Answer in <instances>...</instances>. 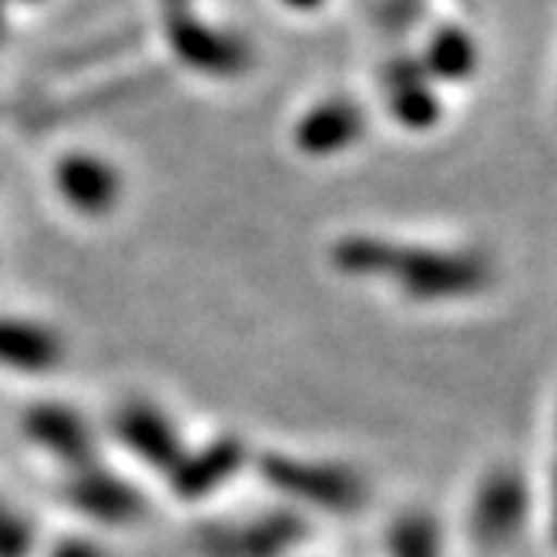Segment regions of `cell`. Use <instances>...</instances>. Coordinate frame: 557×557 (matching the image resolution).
<instances>
[{
  "mask_svg": "<svg viewBox=\"0 0 557 557\" xmlns=\"http://www.w3.org/2000/svg\"><path fill=\"white\" fill-rule=\"evenodd\" d=\"M51 557H104V550L98 544H91V541L71 537V541H61Z\"/></svg>",
  "mask_w": 557,
  "mask_h": 557,
  "instance_id": "20",
  "label": "cell"
},
{
  "mask_svg": "<svg viewBox=\"0 0 557 557\" xmlns=\"http://www.w3.org/2000/svg\"><path fill=\"white\" fill-rule=\"evenodd\" d=\"M135 41H138V30L104 37V41H95V45H88L85 51L64 54V58L58 61V74H64V71H82V67H91V64L111 61V58H117V54L132 51V48H135Z\"/></svg>",
  "mask_w": 557,
  "mask_h": 557,
  "instance_id": "17",
  "label": "cell"
},
{
  "mask_svg": "<svg viewBox=\"0 0 557 557\" xmlns=\"http://www.w3.org/2000/svg\"><path fill=\"white\" fill-rule=\"evenodd\" d=\"M367 132V114L346 98L326 101L312 108L299 128H296V145L306 154H336L346 151L352 141H360Z\"/></svg>",
  "mask_w": 557,
  "mask_h": 557,
  "instance_id": "13",
  "label": "cell"
},
{
  "mask_svg": "<svg viewBox=\"0 0 557 557\" xmlns=\"http://www.w3.org/2000/svg\"><path fill=\"white\" fill-rule=\"evenodd\" d=\"M114 433L122 436V444L138 454L145 463L158 467V470H172L182 460V441H178V430L169 423V417L151 407V404H128L117 410L114 417Z\"/></svg>",
  "mask_w": 557,
  "mask_h": 557,
  "instance_id": "7",
  "label": "cell"
},
{
  "mask_svg": "<svg viewBox=\"0 0 557 557\" xmlns=\"http://www.w3.org/2000/svg\"><path fill=\"white\" fill-rule=\"evenodd\" d=\"M162 82H165L162 71H145V74H132V77H111V82H104V85H98L91 91H82L71 101H51L45 108L30 111L27 122L34 128L64 125V122H71V117H82V114H91V111H101V108H114L122 101H132V98L158 88Z\"/></svg>",
  "mask_w": 557,
  "mask_h": 557,
  "instance_id": "12",
  "label": "cell"
},
{
  "mask_svg": "<svg viewBox=\"0 0 557 557\" xmlns=\"http://www.w3.org/2000/svg\"><path fill=\"white\" fill-rule=\"evenodd\" d=\"M246 460V447L235 441V436H222V441L209 444L198 454H182V460L169 470L172 476V491L185 500H198L222 487L225 481L238 473Z\"/></svg>",
  "mask_w": 557,
  "mask_h": 557,
  "instance_id": "11",
  "label": "cell"
},
{
  "mask_svg": "<svg viewBox=\"0 0 557 557\" xmlns=\"http://www.w3.org/2000/svg\"><path fill=\"white\" fill-rule=\"evenodd\" d=\"M420 11H423L420 0H380L376 4V17L393 30H404V27L417 24Z\"/></svg>",
  "mask_w": 557,
  "mask_h": 557,
  "instance_id": "19",
  "label": "cell"
},
{
  "mask_svg": "<svg viewBox=\"0 0 557 557\" xmlns=\"http://www.w3.org/2000/svg\"><path fill=\"white\" fill-rule=\"evenodd\" d=\"M386 85V104L393 111V117L410 132H426L436 125L441 117V101H436L430 77L423 74L420 61L413 58H396L386 64L383 74Z\"/></svg>",
  "mask_w": 557,
  "mask_h": 557,
  "instance_id": "10",
  "label": "cell"
},
{
  "mask_svg": "<svg viewBox=\"0 0 557 557\" xmlns=\"http://www.w3.org/2000/svg\"><path fill=\"white\" fill-rule=\"evenodd\" d=\"M67 500L82 513L104 524H132L145 513L141 494L128 481H122V476L104 473L98 467H82L71 476Z\"/></svg>",
  "mask_w": 557,
  "mask_h": 557,
  "instance_id": "6",
  "label": "cell"
},
{
  "mask_svg": "<svg viewBox=\"0 0 557 557\" xmlns=\"http://www.w3.org/2000/svg\"><path fill=\"white\" fill-rule=\"evenodd\" d=\"M61 339L24 320H0V367L17 373H48L61 363Z\"/></svg>",
  "mask_w": 557,
  "mask_h": 557,
  "instance_id": "14",
  "label": "cell"
},
{
  "mask_svg": "<svg viewBox=\"0 0 557 557\" xmlns=\"http://www.w3.org/2000/svg\"><path fill=\"white\" fill-rule=\"evenodd\" d=\"M547 534H550V544L557 547V467L550 473V528H547Z\"/></svg>",
  "mask_w": 557,
  "mask_h": 557,
  "instance_id": "21",
  "label": "cell"
},
{
  "mask_svg": "<svg viewBox=\"0 0 557 557\" xmlns=\"http://www.w3.org/2000/svg\"><path fill=\"white\" fill-rule=\"evenodd\" d=\"M389 557H441V528L433 513L407 510L389 528Z\"/></svg>",
  "mask_w": 557,
  "mask_h": 557,
  "instance_id": "16",
  "label": "cell"
},
{
  "mask_svg": "<svg viewBox=\"0 0 557 557\" xmlns=\"http://www.w3.org/2000/svg\"><path fill=\"white\" fill-rule=\"evenodd\" d=\"M333 265L346 275L396 278L410 299H467L491 286V262L476 252H444L386 243L376 235H349L333 246Z\"/></svg>",
  "mask_w": 557,
  "mask_h": 557,
  "instance_id": "1",
  "label": "cell"
},
{
  "mask_svg": "<svg viewBox=\"0 0 557 557\" xmlns=\"http://www.w3.org/2000/svg\"><path fill=\"white\" fill-rule=\"evenodd\" d=\"M306 534L302 517L283 510L243 528H212L198 537L206 557H283Z\"/></svg>",
  "mask_w": 557,
  "mask_h": 557,
  "instance_id": "5",
  "label": "cell"
},
{
  "mask_svg": "<svg viewBox=\"0 0 557 557\" xmlns=\"http://www.w3.org/2000/svg\"><path fill=\"white\" fill-rule=\"evenodd\" d=\"M54 182H58V191H61L64 202L82 215L111 212L117 202V191H122V178H117V172L95 154L61 158Z\"/></svg>",
  "mask_w": 557,
  "mask_h": 557,
  "instance_id": "8",
  "label": "cell"
},
{
  "mask_svg": "<svg viewBox=\"0 0 557 557\" xmlns=\"http://www.w3.org/2000/svg\"><path fill=\"white\" fill-rule=\"evenodd\" d=\"M21 4H37V0H21Z\"/></svg>",
  "mask_w": 557,
  "mask_h": 557,
  "instance_id": "24",
  "label": "cell"
},
{
  "mask_svg": "<svg viewBox=\"0 0 557 557\" xmlns=\"http://www.w3.org/2000/svg\"><path fill=\"white\" fill-rule=\"evenodd\" d=\"M528 517H531V487L524 481V473L513 467H494L476 484L467 531L481 547L497 550L528 528Z\"/></svg>",
  "mask_w": 557,
  "mask_h": 557,
  "instance_id": "4",
  "label": "cell"
},
{
  "mask_svg": "<svg viewBox=\"0 0 557 557\" xmlns=\"http://www.w3.org/2000/svg\"><path fill=\"white\" fill-rule=\"evenodd\" d=\"M0 34H4V4H0Z\"/></svg>",
  "mask_w": 557,
  "mask_h": 557,
  "instance_id": "23",
  "label": "cell"
},
{
  "mask_svg": "<svg viewBox=\"0 0 557 557\" xmlns=\"http://www.w3.org/2000/svg\"><path fill=\"white\" fill-rule=\"evenodd\" d=\"M162 24L175 58L191 71H202L212 77H235L252 61L249 48L238 37L198 21L191 11V0H162Z\"/></svg>",
  "mask_w": 557,
  "mask_h": 557,
  "instance_id": "3",
  "label": "cell"
},
{
  "mask_svg": "<svg viewBox=\"0 0 557 557\" xmlns=\"http://www.w3.org/2000/svg\"><path fill=\"white\" fill-rule=\"evenodd\" d=\"M426 77H436V82H467V77L476 71V45L473 37L454 24L436 27L426 41L423 61H420Z\"/></svg>",
  "mask_w": 557,
  "mask_h": 557,
  "instance_id": "15",
  "label": "cell"
},
{
  "mask_svg": "<svg viewBox=\"0 0 557 557\" xmlns=\"http://www.w3.org/2000/svg\"><path fill=\"white\" fill-rule=\"evenodd\" d=\"M24 430H27V436H30L37 447H45L58 460L74 463L77 470L91 467L95 436H91L88 423L77 417L74 410H67L61 404L30 407L27 417H24Z\"/></svg>",
  "mask_w": 557,
  "mask_h": 557,
  "instance_id": "9",
  "label": "cell"
},
{
  "mask_svg": "<svg viewBox=\"0 0 557 557\" xmlns=\"http://www.w3.org/2000/svg\"><path fill=\"white\" fill-rule=\"evenodd\" d=\"M259 467L275 491H283V494L320 507V510L349 513L367 504V484L343 463H320V460L265 454Z\"/></svg>",
  "mask_w": 557,
  "mask_h": 557,
  "instance_id": "2",
  "label": "cell"
},
{
  "mask_svg": "<svg viewBox=\"0 0 557 557\" xmlns=\"http://www.w3.org/2000/svg\"><path fill=\"white\" fill-rule=\"evenodd\" d=\"M30 531L14 510L0 504V557H27Z\"/></svg>",
  "mask_w": 557,
  "mask_h": 557,
  "instance_id": "18",
  "label": "cell"
},
{
  "mask_svg": "<svg viewBox=\"0 0 557 557\" xmlns=\"http://www.w3.org/2000/svg\"><path fill=\"white\" fill-rule=\"evenodd\" d=\"M289 8H296V11H309V8H320L323 0H286Z\"/></svg>",
  "mask_w": 557,
  "mask_h": 557,
  "instance_id": "22",
  "label": "cell"
}]
</instances>
